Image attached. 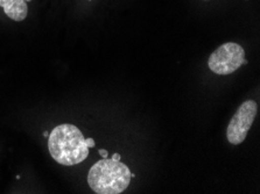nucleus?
<instances>
[{"instance_id":"1","label":"nucleus","mask_w":260,"mask_h":194,"mask_svg":"<svg viewBox=\"0 0 260 194\" xmlns=\"http://www.w3.org/2000/svg\"><path fill=\"white\" fill-rule=\"evenodd\" d=\"M48 149L54 161L66 166L80 164L89 156L83 134L70 124L55 127L48 136Z\"/></svg>"},{"instance_id":"2","label":"nucleus","mask_w":260,"mask_h":194,"mask_svg":"<svg viewBox=\"0 0 260 194\" xmlns=\"http://www.w3.org/2000/svg\"><path fill=\"white\" fill-rule=\"evenodd\" d=\"M131 173L128 166L120 161L103 158L90 169L88 184L97 194H119L128 187Z\"/></svg>"},{"instance_id":"3","label":"nucleus","mask_w":260,"mask_h":194,"mask_svg":"<svg viewBox=\"0 0 260 194\" xmlns=\"http://www.w3.org/2000/svg\"><path fill=\"white\" fill-rule=\"evenodd\" d=\"M246 64L245 50L235 42H226L218 47L208 59L209 69L220 76L234 73L240 66Z\"/></svg>"},{"instance_id":"4","label":"nucleus","mask_w":260,"mask_h":194,"mask_svg":"<svg viewBox=\"0 0 260 194\" xmlns=\"http://www.w3.org/2000/svg\"><path fill=\"white\" fill-rule=\"evenodd\" d=\"M258 112L257 102L246 100L239 106L226 129V138L231 144L238 145L245 141Z\"/></svg>"},{"instance_id":"5","label":"nucleus","mask_w":260,"mask_h":194,"mask_svg":"<svg viewBox=\"0 0 260 194\" xmlns=\"http://www.w3.org/2000/svg\"><path fill=\"white\" fill-rule=\"evenodd\" d=\"M0 7H3L7 17L17 22L23 21L28 14L26 0H0Z\"/></svg>"},{"instance_id":"6","label":"nucleus","mask_w":260,"mask_h":194,"mask_svg":"<svg viewBox=\"0 0 260 194\" xmlns=\"http://www.w3.org/2000/svg\"><path fill=\"white\" fill-rule=\"evenodd\" d=\"M85 143H86V145H88L89 149L90 148H94V145H96V143H94V140H93V138H91V137L85 138Z\"/></svg>"},{"instance_id":"7","label":"nucleus","mask_w":260,"mask_h":194,"mask_svg":"<svg viewBox=\"0 0 260 194\" xmlns=\"http://www.w3.org/2000/svg\"><path fill=\"white\" fill-rule=\"evenodd\" d=\"M98 153H100V155L103 158H108V156H109V151L105 149H100L98 150Z\"/></svg>"},{"instance_id":"8","label":"nucleus","mask_w":260,"mask_h":194,"mask_svg":"<svg viewBox=\"0 0 260 194\" xmlns=\"http://www.w3.org/2000/svg\"><path fill=\"white\" fill-rule=\"evenodd\" d=\"M112 160L113 161H120V155H119V153H113Z\"/></svg>"},{"instance_id":"9","label":"nucleus","mask_w":260,"mask_h":194,"mask_svg":"<svg viewBox=\"0 0 260 194\" xmlns=\"http://www.w3.org/2000/svg\"><path fill=\"white\" fill-rule=\"evenodd\" d=\"M48 136H49V134H48V132H43V137L48 138Z\"/></svg>"}]
</instances>
